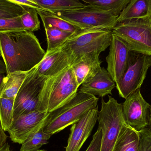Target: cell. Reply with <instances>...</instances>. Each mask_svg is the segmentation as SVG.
<instances>
[{
  "label": "cell",
  "instance_id": "6da1fadb",
  "mask_svg": "<svg viewBox=\"0 0 151 151\" xmlns=\"http://www.w3.org/2000/svg\"><path fill=\"white\" fill-rule=\"evenodd\" d=\"M0 52L6 75L30 71L46 54L33 32L25 30L0 32Z\"/></svg>",
  "mask_w": 151,
  "mask_h": 151
},
{
  "label": "cell",
  "instance_id": "7a4b0ae2",
  "mask_svg": "<svg viewBox=\"0 0 151 151\" xmlns=\"http://www.w3.org/2000/svg\"><path fill=\"white\" fill-rule=\"evenodd\" d=\"M79 87L71 65L47 77L40 94V111L50 113L69 103L75 96Z\"/></svg>",
  "mask_w": 151,
  "mask_h": 151
},
{
  "label": "cell",
  "instance_id": "3957f363",
  "mask_svg": "<svg viewBox=\"0 0 151 151\" xmlns=\"http://www.w3.org/2000/svg\"><path fill=\"white\" fill-rule=\"evenodd\" d=\"M98 100L96 96L78 91L69 103L50 113L43 130L51 135L59 133L97 107Z\"/></svg>",
  "mask_w": 151,
  "mask_h": 151
},
{
  "label": "cell",
  "instance_id": "277c9868",
  "mask_svg": "<svg viewBox=\"0 0 151 151\" xmlns=\"http://www.w3.org/2000/svg\"><path fill=\"white\" fill-rule=\"evenodd\" d=\"M112 30L102 28L83 29L74 33L63 45L70 56L71 65L83 56L100 55L110 47Z\"/></svg>",
  "mask_w": 151,
  "mask_h": 151
},
{
  "label": "cell",
  "instance_id": "5b68a950",
  "mask_svg": "<svg viewBox=\"0 0 151 151\" xmlns=\"http://www.w3.org/2000/svg\"><path fill=\"white\" fill-rule=\"evenodd\" d=\"M112 31L131 51L151 56V16L118 23Z\"/></svg>",
  "mask_w": 151,
  "mask_h": 151
},
{
  "label": "cell",
  "instance_id": "8992f818",
  "mask_svg": "<svg viewBox=\"0 0 151 151\" xmlns=\"http://www.w3.org/2000/svg\"><path fill=\"white\" fill-rule=\"evenodd\" d=\"M97 121L102 131L101 151H112L121 129L126 123L122 104L111 96L107 102L102 99Z\"/></svg>",
  "mask_w": 151,
  "mask_h": 151
},
{
  "label": "cell",
  "instance_id": "52a82bcc",
  "mask_svg": "<svg viewBox=\"0 0 151 151\" xmlns=\"http://www.w3.org/2000/svg\"><path fill=\"white\" fill-rule=\"evenodd\" d=\"M81 30L102 28L112 30L118 24V16L88 4L82 8L53 13Z\"/></svg>",
  "mask_w": 151,
  "mask_h": 151
},
{
  "label": "cell",
  "instance_id": "ba28073f",
  "mask_svg": "<svg viewBox=\"0 0 151 151\" xmlns=\"http://www.w3.org/2000/svg\"><path fill=\"white\" fill-rule=\"evenodd\" d=\"M47 78L38 73L36 66L29 71L14 99L13 120L21 115L40 111V94Z\"/></svg>",
  "mask_w": 151,
  "mask_h": 151
},
{
  "label": "cell",
  "instance_id": "9c48e42d",
  "mask_svg": "<svg viewBox=\"0 0 151 151\" xmlns=\"http://www.w3.org/2000/svg\"><path fill=\"white\" fill-rule=\"evenodd\" d=\"M151 67V56L130 51L127 67L116 87L121 97L126 99L141 88Z\"/></svg>",
  "mask_w": 151,
  "mask_h": 151
},
{
  "label": "cell",
  "instance_id": "30bf717a",
  "mask_svg": "<svg viewBox=\"0 0 151 151\" xmlns=\"http://www.w3.org/2000/svg\"><path fill=\"white\" fill-rule=\"evenodd\" d=\"M49 114L47 112L35 111L14 119L8 131L11 141L22 144L44 127Z\"/></svg>",
  "mask_w": 151,
  "mask_h": 151
},
{
  "label": "cell",
  "instance_id": "8fae6325",
  "mask_svg": "<svg viewBox=\"0 0 151 151\" xmlns=\"http://www.w3.org/2000/svg\"><path fill=\"white\" fill-rule=\"evenodd\" d=\"M125 99L122 106L126 124L137 131L148 127L151 105L144 99L140 89Z\"/></svg>",
  "mask_w": 151,
  "mask_h": 151
},
{
  "label": "cell",
  "instance_id": "7c38bea8",
  "mask_svg": "<svg viewBox=\"0 0 151 151\" xmlns=\"http://www.w3.org/2000/svg\"><path fill=\"white\" fill-rule=\"evenodd\" d=\"M109 54L106 58L107 70L115 83L127 70L131 50L127 43L113 34Z\"/></svg>",
  "mask_w": 151,
  "mask_h": 151
},
{
  "label": "cell",
  "instance_id": "4fadbf2b",
  "mask_svg": "<svg viewBox=\"0 0 151 151\" xmlns=\"http://www.w3.org/2000/svg\"><path fill=\"white\" fill-rule=\"evenodd\" d=\"M98 113L97 107L91 109L73 124L65 151H80L96 125Z\"/></svg>",
  "mask_w": 151,
  "mask_h": 151
},
{
  "label": "cell",
  "instance_id": "5bb4252c",
  "mask_svg": "<svg viewBox=\"0 0 151 151\" xmlns=\"http://www.w3.org/2000/svg\"><path fill=\"white\" fill-rule=\"evenodd\" d=\"M70 65V56L62 46L54 51L46 53L36 68L40 75L48 77L57 74Z\"/></svg>",
  "mask_w": 151,
  "mask_h": 151
},
{
  "label": "cell",
  "instance_id": "9a60e30c",
  "mask_svg": "<svg viewBox=\"0 0 151 151\" xmlns=\"http://www.w3.org/2000/svg\"><path fill=\"white\" fill-rule=\"evenodd\" d=\"M99 55L90 54L83 56L71 66L79 86L91 80L101 71Z\"/></svg>",
  "mask_w": 151,
  "mask_h": 151
},
{
  "label": "cell",
  "instance_id": "2e32d148",
  "mask_svg": "<svg viewBox=\"0 0 151 151\" xmlns=\"http://www.w3.org/2000/svg\"><path fill=\"white\" fill-rule=\"evenodd\" d=\"M115 84L107 70L102 68L91 80L80 86L79 91L103 98L109 94L111 95Z\"/></svg>",
  "mask_w": 151,
  "mask_h": 151
},
{
  "label": "cell",
  "instance_id": "e0dca14e",
  "mask_svg": "<svg viewBox=\"0 0 151 151\" xmlns=\"http://www.w3.org/2000/svg\"><path fill=\"white\" fill-rule=\"evenodd\" d=\"M151 16V0H130L121 12L118 23Z\"/></svg>",
  "mask_w": 151,
  "mask_h": 151
},
{
  "label": "cell",
  "instance_id": "ac0fdd59",
  "mask_svg": "<svg viewBox=\"0 0 151 151\" xmlns=\"http://www.w3.org/2000/svg\"><path fill=\"white\" fill-rule=\"evenodd\" d=\"M139 142V131L126 123L121 129L112 151H137Z\"/></svg>",
  "mask_w": 151,
  "mask_h": 151
},
{
  "label": "cell",
  "instance_id": "d6986e66",
  "mask_svg": "<svg viewBox=\"0 0 151 151\" xmlns=\"http://www.w3.org/2000/svg\"><path fill=\"white\" fill-rule=\"evenodd\" d=\"M29 72H16L6 75L3 83L0 97L15 99Z\"/></svg>",
  "mask_w": 151,
  "mask_h": 151
},
{
  "label": "cell",
  "instance_id": "ffe728a7",
  "mask_svg": "<svg viewBox=\"0 0 151 151\" xmlns=\"http://www.w3.org/2000/svg\"><path fill=\"white\" fill-rule=\"evenodd\" d=\"M37 10L45 28H55L74 34L81 30L73 24L53 13L42 10L37 9Z\"/></svg>",
  "mask_w": 151,
  "mask_h": 151
},
{
  "label": "cell",
  "instance_id": "44dd1931",
  "mask_svg": "<svg viewBox=\"0 0 151 151\" xmlns=\"http://www.w3.org/2000/svg\"><path fill=\"white\" fill-rule=\"evenodd\" d=\"M43 10L54 13L82 8L85 4L80 0H33Z\"/></svg>",
  "mask_w": 151,
  "mask_h": 151
},
{
  "label": "cell",
  "instance_id": "7402d4cb",
  "mask_svg": "<svg viewBox=\"0 0 151 151\" xmlns=\"http://www.w3.org/2000/svg\"><path fill=\"white\" fill-rule=\"evenodd\" d=\"M86 4L102 10L111 12L119 17L130 0H80Z\"/></svg>",
  "mask_w": 151,
  "mask_h": 151
},
{
  "label": "cell",
  "instance_id": "603a6c76",
  "mask_svg": "<svg viewBox=\"0 0 151 151\" xmlns=\"http://www.w3.org/2000/svg\"><path fill=\"white\" fill-rule=\"evenodd\" d=\"M47 48L46 53L54 51L61 47L74 33L55 28H45Z\"/></svg>",
  "mask_w": 151,
  "mask_h": 151
},
{
  "label": "cell",
  "instance_id": "cb8c5ba5",
  "mask_svg": "<svg viewBox=\"0 0 151 151\" xmlns=\"http://www.w3.org/2000/svg\"><path fill=\"white\" fill-rule=\"evenodd\" d=\"M51 136L45 133L42 128L21 144L20 151H37L42 146L48 143Z\"/></svg>",
  "mask_w": 151,
  "mask_h": 151
},
{
  "label": "cell",
  "instance_id": "d4e9b609",
  "mask_svg": "<svg viewBox=\"0 0 151 151\" xmlns=\"http://www.w3.org/2000/svg\"><path fill=\"white\" fill-rule=\"evenodd\" d=\"M14 99L0 97V124L8 131L13 121Z\"/></svg>",
  "mask_w": 151,
  "mask_h": 151
},
{
  "label": "cell",
  "instance_id": "484cf974",
  "mask_svg": "<svg viewBox=\"0 0 151 151\" xmlns=\"http://www.w3.org/2000/svg\"><path fill=\"white\" fill-rule=\"evenodd\" d=\"M24 7L25 12L20 16V18L24 29L32 32L40 30V22L37 9L32 7Z\"/></svg>",
  "mask_w": 151,
  "mask_h": 151
},
{
  "label": "cell",
  "instance_id": "4316f807",
  "mask_svg": "<svg viewBox=\"0 0 151 151\" xmlns=\"http://www.w3.org/2000/svg\"><path fill=\"white\" fill-rule=\"evenodd\" d=\"M25 12L23 6L8 0H0V19H9L22 16Z\"/></svg>",
  "mask_w": 151,
  "mask_h": 151
},
{
  "label": "cell",
  "instance_id": "83f0119b",
  "mask_svg": "<svg viewBox=\"0 0 151 151\" xmlns=\"http://www.w3.org/2000/svg\"><path fill=\"white\" fill-rule=\"evenodd\" d=\"M20 17L9 19H0V32L24 30Z\"/></svg>",
  "mask_w": 151,
  "mask_h": 151
},
{
  "label": "cell",
  "instance_id": "f1b7e54d",
  "mask_svg": "<svg viewBox=\"0 0 151 151\" xmlns=\"http://www.w3.org/2000/svg\"><path fill=\"white\" fill-rule=\"evenodd\" d=\"M139 132L140 142L137 151H151V129L145 128Z\"/></svg>",
  "mask_w": 151,
  "mask_h": 151
},
{
  "label": "cell",
  "instance_id": "f546056e",
  "mask_svg": "<svg viewBox=\"0 0 151 151\" xmlns=\"http://www.w3.org/2000/svg\"><path fill=\"white\" fill-rule=\"evenodd\" d=\"M102 139V129L98 127L96 132L93 135L92 141L85 151H101Z\"/></svg>",
  "mask_w": 151,
  "mask_h": 151
},
{
  "label": "cell",
  "instance_id": "4dcf8cb0",
  "mask_svg": "<svg viewBox=\"0 0 151 151\" xmlns=\"http://www.w3.org/2000/svg\"><path fill=\"white\" fill-rule=\"evenodd\" d=\"M8 1L12 2L16 4L21 5L23 7H32L37 9L43 10V9L40 5H38L33 0H8Z\"/></svg>",
  "mask_w": 151,
  "mask_h": 151
},
{
  "label": "cell",
  "instance_id": "1f68e13d",
  "mask_svg": "<svg viewBox=\"0 0 151 151\" xmlns=\"http://www.w3.org/2000/svg\"><path fill=\"white\" fill-rule=\"evenodd\" d=\"M7 138L8 136L0 124V149L6 143Z\"/></svg>",
  "mask_w": 151,
  "mask_h": 151
},
{
  "label": "cell",
  "instance_id": "d6a6232c",
  "mask_svg": "<svg viewBox=\"0 0 151 151\" xmlns=\"http://www.w3.org/2000/svg\"><path fill=\"white\" fill-rule=\"evenodd\" d=\"M7 73L6 65L4 62L0 60V73Z\"/></svg>",
  "mask_w": 151,
  "mask_h": 151
},
{
  "label": "cell",
  "instance_id": "836d02e7",
  "mask_svg": "<svg viewBox=\"0 0 151 151\" xmlns=\"http://www.w3.org/2000/svg\"><path fill=\"white\" fill-rule=\"evenodd\" d=\"M5 76H6L4 75V73H0V96H1L3 83L4 81Z\"/></svg>",
  "mask_w": 151,
  "mask_h": 151
},
{
  "label": "cell",
  "instance_id": "e575fe53",
  "mask_svg": "<svg viewBox=\"0 0 151 151\" xmlns=\"http://www.w3.org/2000/svg\"><path fill=\"white\" fill-rule=\"evenodd\" d=\"M0 151H11L10 146L8 143H6L0 149Z\"/></svg>",
  "mask_w": 151,
  "mask_h": 151
},
{
  "label": "cell",
  "instance_id": "d590c367",
  "mask_svg": "<svg viewBox=\"0 0 151 151\" xmlns=\"http://www.w3.org/2000/svg\"><path fill=\"white\" fill-rule=\"evenodd\" d=\"M148 127L151 129V105L150 107V121H149V124Z\"/></svg>",
  "mask_w": 151,
  "mask_h": 151
},
{
  "label": "cell",
  "instance_id": "8d00e7d4",
  "mask_svg": "<svg viewBox=\"0 0 151 151\" xmlns=\"http://www.w3.org/2000/svg\"><path fill=\"white\" fill-rule=\"evenodd\" d=\"M37 151H46V150H37Z\"/></svg>",
  "mask_w": 151,
  "mask_h": 151
},
{
  "label": "cell",
  "instance_id": "74e56055",
  "mask_svg": "<svg viewBox=\"0 0 151 151\" xmlns=\"http://www.w3.org/2000/svg\"><path fill=\"white\" fill-rule=\"evenodd\" d=\"M0 57H1V52H0Z\"/></svg>",
  "mask_w": 151,
  "mask_h": 151
}]
</instances>
